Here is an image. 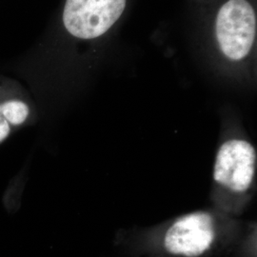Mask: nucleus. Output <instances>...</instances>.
Masks as SVG:
<instances>
[{"instance_id":"nucleus-6","label":"nucleus","mask_w":257,"mask_h":257,"mask_svg":"<svg viewBox=\"0 0 257 257\" xmlns=\"http://www.w3.org/2000/svg\"><path fill=\"white\" fill-rule=\"evenodd\" d=\"M11 134V125L4 119L2 116L0 117V143L6 140Z\"/></svg>"},{"instance_id":"nucleus-2","label":"nucleus","mask_w":257,"mask_h":257,"mask_svg":"<svg viewBox=\"0 0 257 257\" xmlns=\"http://www.w3.org/2000/svg\"><path fill=\"white\" fill-rule=\"evenodd\" d=\"M128 0H66L63 24L73 37L93 40L109 34L127 8Z\"/></svg>"},{"instance_id":"nucleus-1","label":"nucleus","mask_w":257,"mask_h":257,"mask_svg":"<svg viewBox=\"0 0 257 257\" xmlns=\"http://www.w3.org/2000/svg\"><path fill=\"white\" fill-rule=\"evenodd\" d=\"M208 28L213 53L226 63H247L255 55L256 7L253 0H208Z\"/></svg>"},{"instance_id":"nucleus-3","label":"nucleus","mask_w":257,"mask_h":257,"mask_svg":"<svg viewBox=\"0 0 257 257\" xmlns=\"http://www.w3.org/2000/svg\"><path fill=\"white\" fill-rule=\"evenodd\" d=\"M256 169V152L245 140L230 139L221 145L213 166V179L235 193L248 191Z\"/></svg>"},{"instance_id":"nucleus-5","label":"nucleus","mask_w":257,"mask_h":257,"mask_svg":"<svg viewBox=\"0 0 257 257\" xmlns=\"http://www.w3.org/2000/svg\"><path fill=\"white\" fill-rule=\"evenodd\" d=\"M1 116L11 126H20L24 124L29 116V107L26 103L20 100H9L0 105Z\"/></svg>"},{"instance_id":"nucleus-7","label":"nucleus","mask_w":257,"mask_h":257,"mask_svg":"<svg viewBox=\"0 0 257 257\" xmlns=\"http://www.w3.org/2000/svg\"><path fill=\"white\" fill-rule=\"evenodd\" d=\"M0 117H1V107H0Z\"/></svg>"},{"instance_id":"nucleus-4","label":"nucleus","mask_w":257,"mask_h":257,"mask_svg":"<svg viewBox=\"0 0 257 257\" xmlns=\"http://www.w3.org/2000/svg\"><path fill=\"white\" fill-rule=\"evenodd\" d=\"M214 237L212 216L206 211H195L175 221L166 232L164 245L172 254L197 257L211 248Z\"/></svg>"}]
</instances>
